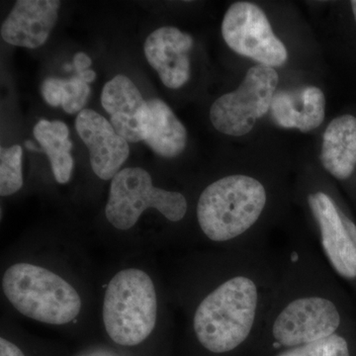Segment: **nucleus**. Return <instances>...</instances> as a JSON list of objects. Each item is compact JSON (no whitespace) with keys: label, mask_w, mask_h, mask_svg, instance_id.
I'll list each match as a JSON object with an SVG mask.
<instances>
[{"label":"nucleus","mask_w":356,"mask_h":356,"mask_svg":"<svg viewBox=\"0 0 356 356\" xmlns=\"http://www.w3.org/2000/svg\"><path fill=\"white\" fill-rule=\"evenodd\" d=\"M261 287L248 274L221 283L202 300L193 318L199 343L210 353H228L250 337L259 318Z\"/></svg>","instance_id":"f257e3e1"},{"label":"nucleus","mask_w":356,"mask_h":356,"mask_svg":"<svg viewBox=\"0 0 356 356\" xmlns=\"http://www.w3.org/2000/svg\"><path fill=\"white\" fill-rule=\"evenodd\" d=\"M266 200V188L255 178L241 175L222 177L201 193L199 225L213 242L235 240L259 221Z\"/></svg>","instance_id":"f03ea898"},{"label":"nucleus","mask_w":356,"mask_h":356,"mask_svg":"<svg viewBox=\"0 0 356 356\" xmlns=\"http://www.w3.org/2000/svg\"><path fill=\"white\" fill-rule=\"evenodd\" d=\"M2 287L16 310L44 324H67L79 316L83 306L79 293L67 281L34 264L9 267Z\"/></svg>","instance_id":"7ed1b4c3"},{"label":"nucleus","mask_w":356,"mask_h":356,"mask_svg":"<svg viewBox=\"0 0 356 356\" xmlns=\"http://www.w3.org/2000/svg\"><path fill=\"white\" fill-rule=\"evenodd\" d=\"M158 300L153 280L128 268L115 274L105 292L103 322L115 343L135 346L147 339L156 323Z\"/></svg>","instance_id":"20e7f679"},{"label":"nucleus","mask_w":356,"mask_h":356,"mask_svg":"<svg viewBox=\"0 0 356 356\" xmlns=\"http://www.w3.org/2000/svg\"><path fill=\"white\" fill-rule=\"evenodd\" d=\"M356 327V321L337 300L310 294L285 304L273 318L271 337L282 350L327 339Z\"/></svg>","instance_id":"39448f33"},{"label":"nucleus","mask_w":356,"mask_h":356,"mask_svg":"<svg viewBox=\"0 0 356 356\" xmlns=\"http://www.w3.org/2000/svg\"><path fill=\"white\" fill-rule=\"evenodd\" d=\"M149 208L158 210L170 221L178 222L186 214L187 201L179 192L154 187L151 175L143 168H124L117 173L105 208L110 224L122 231L131 229Z\"/></svg>","instance_id":"423d86ee"},{"label":"nucleus","mask_w":356,"mask_h":356,"mask_svg":"<svg viewBox=\"0 0 356 356\" xmlns=\"http://www.w3.org/2000/svg\"><path fill=\"white\" fill-rule=\"evenodd\" d=\"M280 76L273 67H250L242 84L213 103L210 119L219 132L233 137L247 135L257 119L270 110Z\"/></svg>","instance_id":"0eeeda50"},{"label":"nucleus","mask_w":356,"mask_h":356,"mask_svg":"<svg viewBox=\"0 0 356 356\" xmlns=\"http://www.w3.org/2000/svg\"><path fill=\"white\" fill-rule=\"evenodd\" d=\"M222 35L235 53L269 67L287 62L286 47L275 36L266 13L250 2L229 6L222 23Z\"/></svg>","instance_id":"6e6552de"},{"label":"nucleus","mask_w":356,"mask_h":356,"mask_svg":"<svg viewBox=\"0 0 356 356\" xmlns=\"http://www.w3.org/2000/svg\"><path fill=\"white\" fill-rule=\"evenodd\" d=\"M76 129L88 147L93 172L100 179H113L130 154L127 140L102 115L90 109L77 115Z\"/></svg>","instance_id":"1a4fd4ad"},{"label":"nucleus","mask_w":356,"mask_h":356,"mask_svg":"<svg viewBox=\"0 0 356 356\" xmlns=\"http://www.w3.org/2000/svg\"><path fill=\"white\" fill-rule=\"evenodd\" d=\"M193 47L191 35L175 27H161L145 43V56L166 88L178 89L191 77L189 53Z\"/></svg>","instance_id":"9d476101"},{"label":"nucleus","mask_w":356,"mask_h":356,"mask_svg":"<svg viewBox=\"0 0 356 356\" xmlns=\"http://www.w3.org/2000/svg\"><path fill=\"white\" fill-rule=\"evenodd\" d=\"M60 2L56 0H19L1 26V37L16 47L43 46L58 20Z\"/></svg>","instance_id":"9b49d317"},{"label":"nucleus","mask_w":356,"mask_h":356,"mask_svg":"<svg viewBox=\"0 0 356 356\" xmlns=\"http://www.w3.org/2000/svg\"><path fill=\"white\" fill-rule=\"evenodd\" d=\"M102 104L110 115L115 131L127 142L145 140V115L147 102L129 77L118 74L102 89Z\"/></svg>","instance_id":"f8f14e48"},{"label":"nucleus","mask_w":356,"mask_h":356,"mask_svg":"<svg viewBox=\"0 0 356 356\" xmlns=\"http://www.w3.org/2000/svg\"><path fill=\"white\" fill-rule=\"evenodd\" d=\"M270 111L273 120L280 127L310 132L324 122L325 95L316 86H306L294 91H280L274 95Z\"/></svg>","instance_id":"ddd939ff"},{"label":"nucleus","mask_w":356,"mask_h":356,"mask_svg":"<svg viewBox=\"0 0 356 356\" xmlns=\"http://www.w3.org/2000/svg\"><path fill=\"white\" fill-rule=\"evenodd\" d=\"M321 161L327 172L339 180L350 178L356 168V118L337 117L329 124L323 137Z\"/></svg>","instance_id":"4468645a"},{"label":"nucleus","mask_w":356,"mask_h":356,"mask_svg":"<svg viewBox=\"0 0 356 356\" xmlns=\"http://www.w3.org/2000/svg\"><path fill=\"white\" fill-rule=\"evenodd\" d=\"M143 128L145 142L159 156L175 158L186 147V129L172 110L161 99L147 102Z\"/></svg>","instance_id":"2eb2a0df"},{"label":"nucleus","mask_w":356,"mask_h":356,"mask_svg":"<svg viewBox=\"0 0 356 356\" xmlns=\"http://www.w3.org/2000/svg\"><path fill=\"white\" fill-rule=\"evenodd\" d=\"M34 137L50 159L56 180L60 184H67L74 165L67 126L62 121L41 120L34 127Z\"/></svg>","instance_id":"dca6fc26"},{"label":"nucleus","mask_w":356,"mask_h":356,"mask_svg":"<svg viewBox=\"0 0 356 356\" xmlns=\"http://www.w3.org/2000/svg\"><path fill=\"white\" fill-rule=\"evenodd\" d=\"M274 356H356V327L312 343L281 350Z\"/></svg>","instance_id":"f3484780"},{"label":"nucleus","mask_w":356,"mask_h":356,"mask_svg":"<svg viewBox=\"0 0 356 356\" xmlns=\"http://www.w3.org/2000/svg\"><path fill=\"white\" fill-rule=\"evenodd\" d=\"M23 186L22 147L15 145L0 149V194L9 196Z\"/></svg>","instance_id":"a211bd4d"},{"label":"nucleus","mask_w":356,"mask_h":356,"mask_svg":"<svg viewBox=\"0 0 356 356\" xmlns=\"http://www.w3.org/2000/svg\"><path fill=\"white\" fill-rule=\"evenodd\" d=\"M62 84V107L67 113H81L88 103L90 88L79 76L60 79Z\"/></svg>","instance_id":"6ab92c4d"},{"label":"nucleus","mask_w":356,"mask_h":356,"mask_svg":"<svg viewBox=\"0 0 356 356\" xmlns=\"http://www.w3.org/2000/svg\"><path fill=\"white\" fill-rule=\"evenodd\" d=\"M42 95L44 102L51 107L62 106L63 93L60 79L56 77H49L42 86Z\"/></svg>","instance_id":"aec40b11"},{"label":"nucleus","mask_w":356,"mask_h":356,"mask_svg":"<svg viewBox=\"0 0 356 356\" xmlns=\"http://www.w3.org/2000/svg\"><path fill=\"white\" fill-rule=\"evenodd\" d=\"M0 356H25L15 344L7 341L4 337L0 339Z\"/></svg>","instance_id":"412c9836"},{"label":"nucleus","mask_w":356,"mask_h":356,"mask_svg":"<svg viewBox=\"0 0 356 356\" xmlns=\"http://www.w3.org/2000/svg\"><path fill=\"white\" fill-rule=\"evenodd\" d=\"M91 65H92V60H91V58H89L86 54L77 53L76 55L74 56V67H76L77 74L89 70Z\"/></svg>","instance_id":"4be33fe9"},{"label":"nucleus","mask_w":356,"mask_h":356,"mask_svg":"<svg viewBox=\"0 0 356 356\" xmlns=\"http://www.w3.org/2000/svg\"><path fill=\"white\" fill-rule=\"evenodd\" d=\"M81 79L86 83H91L95 81L96 74L93 70H88L86 72H81V74H77Z\"/></svg>","instance_id":"5701e85b"},{"label":"nucleus","mask_w":356,"mask_h":356,"mask_svg":"<svg viewBox=\"0 0 356 356\" xmlns=\"http://www.w3.org/2000/svg\"><path fill=\"white\" fill-rule=\"evenodd\" d=\"M25 146H26V147H27L28 149H31V151H37V152L40 151L38 147L35 146V145L33 144L31 140H27V142H25Z\"/></svg>","instance_id":"b1692460"},{"label":"nucleus","mask_w":356,"mask_h":356,"mask_svg":"<svg viewBox=\"0 0 356 356\" xmlns=\"http://www.w3.org/2000/svg\"><path fill=\"white\" fill-rule=\"evenodd\" d=\"M351 7H353V15H355L356 21V0H353V1H351Z\"/></svg>","instance_id":"393cba45"},{"label":"nucleus","mask_w":356,"mask_h":356,"mask_svg":"<svg viewBox=\"0 0 356 356\" xmlns=\"http://www.w3.org/2000/svg\"><path fill=\"white\" fill-rule=\"evenodd\" d=\"M65 70H72V67H70V65H65Z\"/></svg>","instance_id":"a878e982"}]
</instances>
